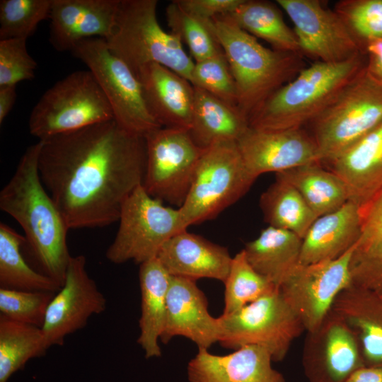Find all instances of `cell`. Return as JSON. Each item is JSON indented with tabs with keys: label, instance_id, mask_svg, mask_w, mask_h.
<instances>
[{
	"label": "cell",
	"instance_id": "4dcf8cb0",
	"mask_svg": "<svg viewBox=\"0 0 382 382\" xmlns=\"http://www.w3.org/2000/svg\"><path fill=\"white\" fill-rule=\"evenodd\" d=\"M260 206L269 226L291 231L301 239L318 218L296 188L277 175L261 195Z\"/></svg>",
	"mask_w": 382,
	"mask_h": 382
},
{
	"label": "cell",
	"instance_id": "5bb4252c",
	"mask_svg": "<svg viewBox=\"0 0 382 382\" xmlns=\"http://www.w3.org/2000/svg\"><path fill=\"white\" fill-rule=\"evenodd\" d=\"M294 25L301 54L337 63L362 53L340 16L319 0H277Z\"/></svg>",
	"mask_w": 382,
	"mask_h": 382
},
{
	"label": "cell",
	"instance_id": "f546056e",
	"mask_svg": "<svg viewBox=\"0 0 382 382\" xmlns=\"http://www.w3.org/2000/svg\"><path fill=\"white\" fill-rule=\"evenodd\" d=\"M228 15L240 28L266 41L273 50L301 54L295 33L276 4L265 0H243Z\"/></svg>",
	"mask_w": 382,
	"mask_h": 382
},
{
	"label": "cell",
	"instance_id": "ee69618b",
	"mask_svg": "<svg viewBox=\"0 0 382 382\" xmlns=\"http://www.w3.org/2000/svg\"><path fill=\"white\" fill-rule=\"evenodd\" d=\"M364 54L367 71L382 84V40L369 44Z\"/></svg>",
	"mask_w": 382,
	"mask_h": 382
},
{
	"label": "cell",
	"instance_id": "8fae6325",
	"mask_svg": "<svg viewBox=\"0 0 382 382\" xmlns=\"http://www.w3.org/2000/svg\"><path fill=\"white\" fill-rule=\"evenodd\" d=\"M71 52L96 78L119 125L142 137L161 127L148 110L137 77L110 50L105 39L83 40Z\"/></svg>",
	"mask_w": 382,
	"mask_h": 382
},
{
	"label": "cell",
	"instance_id": "8d00e7d4",
	"mask_svg": "<svg viewBox=\"0 0 382 382\" xmlns=\"http://www.w3.org/2000/svg\"><path fill=\"white\" fill-rule=\"evenodd\" d=\"M52 0H1L0 40L27 39L50 18Z\"/></svg>",
	"mask_w": 382,
	"mask_h": 382
},
{
	"label": "cell",
	"instance_id": "e0dca14e",
	"mask_svg": "<svg viewBox=\"0 0 382 382\" xmlns=\"http://www.w3.org/2000/svg\"><path fill=\"white\" fill-rule=\"evenodd\" d=\"M237 144L246 168L256 179L263 173H278L320 162L318 146L303 127L276 130L249 127Z\"/></svg>",
	"mask_w": 382,
	"mask_h": 382
},
{
	"label": "cell",
	"instance_id": "ac0fdd59",
	"mask_svg": "<svg viewBox=\"0 0 382 382\" xmlns=\"http://www.w3.org/2000/svg\"><path fill=\"white\" fill-rule=\"evenodd\" d=\"M120 0H52L50 41L58 51H71L92 37L109 39L116 24Z\"/></svg>",
	"mask_w": 382,
	"mask_h": 382
},
{
	"label": "cell",
	"instance_id": "1f68e13d",
	"mask_svg": "<svg viewBox=\"0 0 382 382\" xmlns=\"http://www.w3.org/2000/svg\"><path fill=\"white\" fill-rule=\"evenodd\" d=\"M25 242L24 236L0 224V288L57 293L61 286L26 262L21 252Z\"/></svg>",
	"mask_w": 382,
	"mask_h": 382
},
{
	"label": "cell",
	"instance_id": "f6af8a7d",
	"mask_svg": "<svg viewBox=\"0 0 382 382\" xmlns=\"http://www.w3.org/2000/svg\"><path fill=\"white\" fill-rule=\"evenodd\" d=\"M346 382H382V367H361L352 373Z\"/></svg>",
	"mask_w": 382,
	"mask_h": 382
},
{
	"label": "cell",
	"instance_id": "44dd1931",
	"mask_svg": "<svg viewBox=\"0 0 382 382\" xmlns=\"http://www.w3.org/2000/svg\"><path fill=\"white\" fill-rule=\"evenodd\" d=\"M270 353L261 346L248 345L226 355L199 349L190 361V382H286L273 369Z\"/></svg>",
	"mask_w": 382,
	"mask_h": 382
},
{
	"label": "cell",
	"instance_id": "6da1fadb",
	"mask_svg": "<svg viewBox=\"0 0 382 382\" xmlns=\"http://www.w3.org/2000/svg\"><path fill=\"white\" fill-rule=\"evenodd\" d=\"M40 141V178L68 228L118 221L125 200L143 183L144 137L112 120Z\"/></svg>",
	"mask_w": 382,
	"mask_h": 382
},
{
	"label": "cell",
	"instance_id": "7c38bea8",
	"mask_svg": "<svg viewBox=\"0 0 382 382\" xmlns=\"http://www.w3.org/2000/svg\"><path fill=\"white\" fill-rule=\"evenodd\" d=\"M144 138L146 164L142 186L151 197L179 208L204 150L184 129L161 127Z\"/></svg>",
	"mask_w": 382,
	"mask_h": 382
},
{
	"label": "cell",
	"instance_id": "9a60e30c",
	"mask_svg": "<svg viewBox=\"0 0 382 382\" xmlns=\"http://www.w3.org/2000/svg\"><path fill=\"white\" fill-rule=\"evenodd\" d=\"M106 306L105 297L86 271V257L71 256L64 284L52 299L41 328L47 347L62 345L66 336L83 328Z\"/></svg>",
	"mask_w": 382,
	"mask_h": 382
},
{
	"label": "cell",
	"instance_id": "d6986e66",
	"mask_svg": "<svg viewBox=\"0 0 382 382\" xmlns=\"http://www.w3.org/2000/svg\"><path fill=\"white\" fill-rule=\"evenodd\" d=\"M176 336L190 340L199 349H208L219 342V323L209 312L207 298L196 281L171 276L160 340L167 344Z\"/></svg>",
	"mask_w": 382,
	"mask_h": 382
},
{
	"label": "cell",
	"instance_id": "8992f818",
	"mask_svg": "<svg viewBox=\"0 0 382 382\" xmlns=\"http://www.w3.org/2000/svg\"><path fill=\"white\" fill-rule=\"evenodd\" d=\"M157 0H120L112 36L106 40L110 50L134 72L156 63L191 80L195 62L181 41L165 31L157 18Z\"/></svg>",
	"mask_w": 382,
	"mask_h": 382
},
{
	"label": "cell",
	"instance_id": "b9f144b4",
	"mask_svg": "<svg viewBox=\"0 0 382 382\" xmlns=\"http://www.w3.org/2000/svg\"><path fill=\"white\" fill-rule=\"evenodd\" d=\"M351 284L360 287L382 302V255L352 256Z\"/></svg>",
	"mask_w": 382,
	"mask_h": 382
},
{
	"label": "cell",
	"instance_id": "60d3db41",
	"mask_svg": "<svg viewBox=\"0 0 382 382\" xmlns=\"http://www.w3.org/2000/svg\"><path fill=\"white\" fill-rule=\"evenodd\" d=\"M361 233L353 255H382V189L360 207Z\"/></svg>",
	"mask_w": 382,
	"mask_h": 382
},
{
	"label": "cell",
	"instance_id": "7402d4cb",
	"mask_svg": "<svg viewBox=\"0 0 382 382\" xmlns=\"http://www.w3.org/2000/svg\"><path fill=\"white\" fill-rule=\"evenodd\" d=\"M157 258L172 277L224 282L233 257L226 247L184 230L163 245Z\"/></svg>",
	"mask_w": 382,
	"mask_h": 382
},
{
	"label": "cell",
	"instance_id": "cb8c5ba5",
	"mask_svg": "<svg viewBox=\"0 0 382 382\" xmlns=\"http://www.w3.org/2000/svg\"><path fill=\"white\" fill-rule=\"evenodd\" d=\"M360 207L382 189V122L329 163Z\"/></svg>",
	"mask_w": 382,
	"mask_h": 382
},
{
	"label": "cell",
	"instance_id": "9c48e42d",
	"mask_svg": "<svg viewBox=\"0 0 382 382\" xmlns=\"http://www.w3.org/2000/svg\"><path fill=\"white\" fill-rule=\"evenodd\" d=\"M218 319V342L222 347L236 350L248 345L261 346L276 362L285 358L292 342L305 330L279 288Z\"/></svg>",
	"mask_w": 382,
	"mask_h": 382
},
{
	"label": "cell",
	"instance_id": "f35d334b",
	"mask_svg": "<svg viewBox=\"0 0 382 382\" xmlns=\"http://www.w3.org/2000/svg\"><path fill=\"white\" fill-rule=\"evenodd\" d=\"M54 292L0 288V312L11 320L42 328Z\"/></svg>",
	"mask_w": 382,
	"mask_h": 382
},
{
	"label": "cell",
	"instance_id": "836d02e7",
	"mask_svg": "<svg viewBox=\"0 0 382 382\" xmlns=\"http://www.w3.org/2000/svg\"><path fill=\"white\" fill-rule=\"evenodd\" d=\"M166 17L170 33L187 45L195 62L224 52L213 31L211 20L190 13L176 0L166 6Z\"/></svg>",
	"mask_w": 382,
	"mask_h": 382
},
{
	"label": "cell",
	"instance_id": "4fadbf2b",
	"mask_svg": "<svg viewBox=\"0 0 382 382\" xmlns=\"http://www.w3.org/2000/svg\"><path fill=\"white\" fill-rule=\"evenodd\" d=\"M355 245L334 260L299 264L279 286L282 295L306 332L320 325L337 296L351 284Z\"/></svg>",
	"mask_w": 382,
	"mask_h": 382
},
{
	"label": "cell",
	"instance_id": "484cf974",
	"mask_svg": "<svg viewBox=\"0 0 382 382\" xmlns=\"http://www.w3.org/2000/svg\"><path fill=\"white\" fill-rule=\"evenodd\" d=\"M249 127L248 118L238 108L195 87L189 132L200 149L204 150L218 143L238 142Z\"/></svg>",
	"mask_w": 382,
	"mask_h": 382
},
{
	"label": "cell",
	"instance_id": "7bdbcfd3",
	"mask_svg": "<svg viewBox=\"0 0 382 382\" xmlns=\"http://www.w3.org/2000/svg\"><path fill=\"white\" fill-rule=\"evenodd\" d=\"M187 11L204 20L231 14L243 0H176Z\"/></svg>",
	"mask_w": 382,
	"mask_h": 382
},
{
	"label": "cell",
	"instance_id": "30bf717a",
	"mask_svg": "<svg viewBox=\"0 0 382 382\" xmlns=\"http://www.w3.org/2000/svg\"><path fill=\"white\" fill-rule=\"evenodd\" d=\"M120 225L105 256L115 264H141L157 257L163 245L184 231L178 208L165 206L151 197L142 185L125 200Z\"/></svg>",
	"mask_w": 382,
	"mask_h": 382
},
{
	"label": "cell",
	"instance_id": "4316f807",
	"mask_svg": "<svg viewBox=\"0 0 382 382\" xmlns=\"http://www.w3.org/2000/svg\"><path fill=\"white\" fill-rule=\"evenodd\" d=\"M170 277L157 257L139 265L141 301L138 343L148 359L161 355L158 340L166 323Z\"/></svg>",
	"mask_w": 382,
	"mask_h": 382
},
{
	"label": "cell",
	"instance_id": "2e32d148",
	"mask_svg": "<svg viewBox=\"0 0 382 382\" xmlns=\"http://www.w3.org/2000/svg\"><path fill=\"white\" fill-rule=\"evenodd\" d=\"M302 366L308 382H346L365 366L354 334L332 309L316 330L307 332Z\"/></svg>",
	"mask_w": 382,
	"mask_h": 382
},
{
	"label": "cell",
	"instance_id": "f1b7e54d",
	"mask_svg": "<svg viewBox=\"0 0 382 382\" xmlns=\"http://www.w3.org/2000/svg\"><path fill=\"white\" fill-rule=\"evenodd\" d=\"M300 193L317 217L332 212L349 200L344 181L322 163L316 162L276 173Z\"/></svg>",
	"mask_w": 382,
	"mask_h": 382
},
{
	"label": "cell",
	"instance_id": "5b68a950",
	"mask_svg": "<svg viewBox=\"0 0 382 382\" xmlns=\"http://www.w3.org/2000/svg\"><path fill=\"white\" fill-rule=\"evenodd\" d=\"M382 122V84L366 67L307 125L329 163Z\"/></svg>",
	"mask_w": 382,
	"mask_h": 382
},
{
	"label": "cell",
	"instance_id": "ba28073f",
	"mask_svg": "<svg viewBox=\"0 0 382 382\" xmlns=\"http://www.w3.org/2000/svg\"><path fill=\"white\" fill-rule=\"evenodd\" d=\"M114 120L111 106L89 70L75 71L47 89L33 108L30 133L50 137Z\"/></svg>",
	"mask_w": 382,
	"mask_h": 382
},
{
	"label": "cell",
	"instance_id": "603a6c76",
	"mask_svg": "<svg viewBox=\"0 0 382 382\" xmlns=\"http://www.w3.org/2000/svg\"><path fill=\"white\" fill-rule=\"evenodd\" d=\"M361 233L360 207L349 200L318 216L302 238L300 264L336 259L357 243Z\"/></svg>",
	"mask_w": 382,
	"mask_h": 382
},
{
	"label": "cell",
	"instance_id": "52a82bcc",
	"mask_svg": "<svg viewBox=\"0 0 382 382\" xmlns=\"http://www.w3.org/2000/svg\"><path fill=\"white\" fill-rule=\"evenodd\" d=\"M237 142H222L204 149L191 186L178 208L183 229L216 217L240 199L255 181Z\"/></svg>",
	"mask_w": 382,
	"mask_h": 382
},
{
	"label": "cell",
	"instance_id": "d590c367",
	"mask_svg": "<svg viewBox=\"0 0 382 382\" xmlns=\"http://www.w3.org/2000/svg\"><path fill=\"white\" fill-rule=\"evenodd\" d=\"M334 11L362 53L369 44L382 40V0H342Z\"/></svg>",
	"mask_w": 382,
	"mask_h": 382
},
{
	"label": "cell",
	"instance_id": "ab89813d",
	"mask_svg": "<svg viewBox=\"0 0 382 382\" xmlns=\"http://www.w3.org/2000/svg\"><path fill=\"white\" fill-rule=\"evenodd\" d=\"M27 39L0 40V86H16L35 77L37 62L30 55Z\"/></svg>",
	"mask_w": 382,
	"mask_h": 382
},
{
	"label": "cell",
	"instance_id": "ffe728a7",
	"mask_svg": "<svg viewBox=\"0 0 382 382\" xmlns=\"http://www.w3.org/2000/svg\"><path fill=\"white\" fill-rule=\"evenodd\" d=\"M144 100L154 119L162 127L189 131L192 125L195 87L175 71L156 63L135 73Z\"/></svg>",
	"mask_w": 382,
	"mask_h": 382
},
{
	"label": "cell",
	"instance_id": "bcb514c9",
	"mask_svg": "<svg viewBox=\"0 0 382 382\" xmlns=\"http://www.w3.org/2000/svg\"><path fill=\"white\" fill-rule=\"evenodd\" d=\"M16 99V86H0V124L11 110Z\"/></svg>",
	"mask_w": 382,
	"mask_h": 382
},
{
	"label": "cell",
	"instance_id": "277c9868",
	"mask_svg": "<svg viewBox=\"0 0 382 382\" xmlns=\"http://www.w3.org/2000/svg\"><path fill=\"white\" fill-rule=\"evenodd\" d=\"M366 64L364 53L337 63L315 61L259 106L249 117L250 127L262 130L303 127Z\"/></svg>",
	"mask_w": 382,
	"mask_h": 382
},
{
	"label": "cell",
	"instance_id": "74e56055",
	"mask_svg": "<svg viewBox=\"0 0 382 382\" xmlns=\"http://www.w3.org/2000/svg\"><path fill=\"white\" fill-rule=\"evenodd\" d=\"M190 83L238 108L236 83L224 52L195 62Z\"/></svg>",
	"mask_w": 382,
	"mask_h": 382
},
{
	"label": "cell",
	"instance_id": "d4e9b609",
	"mask_svg": "<svg viewBox=\"0 0 382 382\" xmlns=\"http://www.w3.org/2000/svg\"><path fill=\"white\" fill-rule=\"evenodd\" d=\"M332 310L354 334L365 366L382 367V302L351 284L337 296Z\"/></svg>",
	"mask_w": 382,
	"mask_h": 382
},
{
	"label": "cell",
	"instance_id": "83f0119b",
	"mask_svg": "<svg viewBox=\"0 0 382 382\" xmlns=\"http://www.w3.org/2000/svg\"><path fill=\"white\" fill-rule=\"evenodd\" d=\"M301 244L294 233L268 226L243 250L253 267L279 288L300 264Z\"/></svg>",
	"mask_w": 382,
	"mask_h": 382
},
{
	"label": "cell",
	"instance_id": "e575fe53",
	"mask_svg": "<svg viewBox=\"0 0 382 382\" xmlns=\"http://www.w3.org/2000/svg\"><path fill=\"white\" fill-rule=\"evenodd\" d=\"M224 283L223 315L233 313L279 288L253 267L243 249L233 257Z\"/></svg>",
	"mask_w": 382,
	"mask_h": 382
},
{
	"label": "cell",
	"instance_id": "d6a6232c",
	"mask_svg": "<svg viewBox=\"0 0 382 382\" xmlns=\"http://www.w3.org/2000/svg\"><path fill=\"white\" fill-rule=\"evenodd\" d=\"M49 349L41 328L0 316V382Z\"/></svg>",
	"mask_w": 382,
	"mask_h": 382
},
{
	"label": "cell",
	"instance_id": "7a4b0ae2",
	"mask_svg": "<svg viewBox=\"0 0 382 382\" xmlns=\"http://www.w3.org/2000/svg\"><path fill=\"white\" fill-rule=\"evenodd\" d=\"M42 141L27 148L9 181L0 192V209L21 226L42 273L63 286L71 256L69 228L39 172Z\"/></svg>",
	"mask_w": 382,
	"mask_h": 382
},
{
	"label": "cell",
	"instance_id": "3957f363",
	"mask_svg": "<svg viewBox=\"0 0 382 382\" xmlns=\"http://www.w3.org/2000/svg\"><path fill=\"white\" fill-rule=\"evenodd\" d=\"M211 21L236 83L238 107L248 119L269 96L306 66L303 56L264 47L229 15Z\"/></svg>",
	"mask_w": 382,
	"mask_h": 382
}]
</instances>
